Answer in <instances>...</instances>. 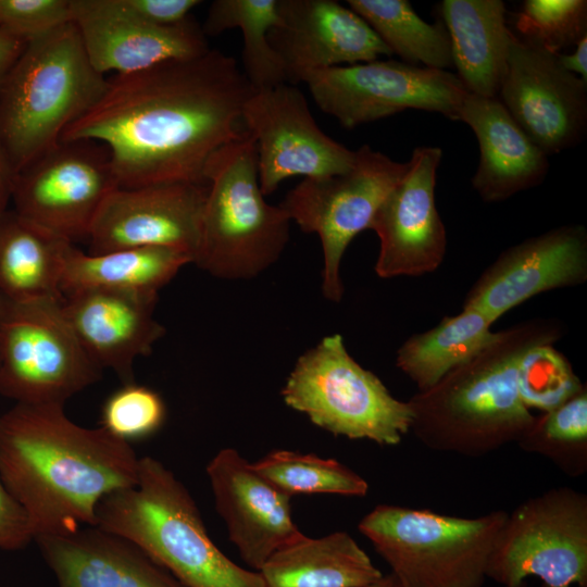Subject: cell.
<instances>
[{"label":"cell","instance_id":"cell-26","mask_svg":"<svg viewBox=\"0 0 587 587\" xmlns=\"http://www.w3.org/2000/svg\"><path fill=\"white\" fill-rule=\"evenodd\" d=\"M265 587H367L384 575L346 532L301 535L275 551L258 571Z\"/></svg>","mask_w":587,"mask_h":587},{"label":"cell","instance_id":"cell-9","mask_svg":"<svg viewBox=\"0 0 587 587\" xmlns=\"http://www.w3.org/2000/svg\"><path fill=\"white\" fill-rule=\"evenodd\" d=\"M59 300L0 294V395L25 404H64L101 379Z\"/></svg>","mask_w":587,"mask_h":587},{"label":"cell","instance_id":"cell-11","mask_svg":"<svg viewBox=\"0 0 587 587\" xmlns=\"http://www.w3.org/2000/svg\"><path fill=\"white\" fill-rule=\"evenodd\" d=\"M344 173L303 178L279 203L302 232L316 234L324 258L322 292L333 302L344 295L340 264L352 239L372 222L384 200L403 178L408 162H397L363 145Z\"/></svg>","mask_w":587,"mask_h":587},{"label":"cell","instance_id":"cell-7","mask_svg":"<svg viewBox=\"0 0 587 587\" xmlns=\"http://www.w3.org/2000/svg\"><path fill=\"white\" fill-rule=\"evenodd\" d=\"M508 512L476 517L378 504L359 532L388 563L399 587H482Z\"/></svg>","mask_w":587,"mask_h":587},{"label":"cell","instance_id":"cell-19","mask_svg":"<svg viewBox=\"0 0 587 587\" xmlns=\"http://www.w3.org/2000/svg\"><path fill=\"white\" fill-rule=\"evenodd\" d=\"M278 14L268 39L288 84L303 83L315 71L392 55L359 14L337 1L278 0Z\"/></svg>","mask_w":587,"mask_h":587},{"label":"cell","instance_id":"cell-25","mask_svg":"<svg viewBox=\"0 0 587 587\" xmlns=\"http://www.w3.org/2000/svg\"><path fill=\"white\" fill-rule=\"evenodd\" d=\"M440 14L449 36L452 66L467 92L498 97L513 32L501 0H444Z\"/></svg>","mask_w":587,"mask_h":587},{"label":"cell","instance_id":"cell-18","mask_svg":"<svg viewBox=\"0 0 587 587\" xmlns=\"http://www.w3.org/2000/svg\"><path fill=\"white\" fill-rule=\"evenodd\" d=\"M587 280V230L563 225L503 250L470 288L462 309L492 323L539 294Z\"/></svg>","mask_w":587,"mask_h":587},{"label":"cell","instance_id":"cell-10","mask_svg":"<svg viewBox=\"0 0 587 587\" xmlns=\"http://www.w3.org/2000/svg\"><path fill=\"white\" fill-rule=\"evenodd\" d=\"M587 587V496L553 487L521 502L496 538L486 578L501 587Z\"/></svg>","mask_w":587,"mask_h":587},{"label":"cell","instance_id":"cell-44","mask_svg":"<svg viewBox=\"0 0 587 587\" xmlns=\"http://www.w3.org/2000/svg\"><path fill=\"white\" fill-rule=\"evenodd\" d=\"M396 587H399L398 584L396 585Z\"/></svg>","mask_w":587,"mask_h":587},{"label":"cell","instance_id":"cell-33","mask_svg":"<svg viewBox=\"0 0 587 587\" xmlns=\"http://www.w3.org/2000/svg\"><path fill=\"white\" fill-rule=\"evenodd\" d=\"M252 466L290 497L311 494L364 497L369 491V484L361 475L335 459L313 453L273 450Z\"/></svg>","mask_w":587,"mask_h":587},{"label":"cell","instance_id":"cell-21","mask_svg":"<svg viewBox=\"0 0 587 587\" xmlns=\"http://www.w3.org/2000/svg\"><path fill=\"white\" fill-rule=\"evenodd\" d=\"M207 474L229 540L254 571L302 535L291 516V497L260 475L236 449L220 450L208 463Z\"/></svg>","mask_w":587,"mask_h":587},{"label":"cell","instance_id":"cell-5","mask_svg":"<svg viewBox=\"0 0 587 587\" xmlns=\"http://www.w3.org/2000/svg\"><path fill=\"white\" fill-rule=\"evenodd\" d=\"M108 84L73 22L25 42L0 87V142L14 176L55 147Z\"/></svg>","mask_w":587,"mask_h":587},{"label":"cell","instance_id":"cell-2","mask_svg":"<svg viewBox=\"0 0 587 587\" xmlns=\"http://www.w3.org/2000/svg\"><path fill=\"white\" fill-rule=\"evenodd\" d=\"M132 445L72 422L64 404L15 403L0 415V477L24 508L34 540L96 526L108 494L138 482Z\"/></svg>","mask_w":587,"mask_h":587},{"label":"cell","instance_id":"cell-14","mask_svg":"<svg viewBox=\"0 0 587 587\" xmlns=\"http://www.w3.org/2000/svg\"><path fill=\"white\" fill-rule=\"evenodd\" d=\"M241 118L253 137L261 191L274 192L292 176L324 177L347 172L355 151L316 124L302 91L291 84L252 90Z\"/></svg>","mask_w":587,"mask_h":587},{"label":"cell","instance_id":"cell-38","mask_svg":"<svg viewBox=\"0 0 587 587\" xmlns=\"http://www.w3.org/2000/svg\"><path fill=\"white\" fill-rule=\"evenodd\" d=\"M32 540L34 535L26 511L5 488L0 477V549L21 550Z\"/></svg>","mask_w":587,"mask_h":587},{"label":"cell","instance_id":"cell-39","mask_svg":"<svg viewBox=\"0 0 587 587\" xmlns=\"http://www.w3.org/2000/svg\"><path fill=\"white\" fill-rule=\"evenodd\" d=\"M125 7L139 18L160 27L176 26L190 17V12L202 3L199 0H123Z\"/></svg>","mask_w":587,"mask_h":587},{"label":"cell","instance_id":"cell-32","mask_svg":"<svg viewBox=\"0 0 587 587\" xmlns=\"http://www.w3.org/2000/svg\"><path fill=\"white\" fill-rule=\"evenodd\" d=\"M525 452L551 461L570 477L587 471V387L559 407L535 415L533 424L517 440Z\"/></svg>","mask_w":587,"mask_h":587},{"label":"cell","instance_id":"cell-35","mask_svg":"<svg viewBox=\"0 0 587 587\" xmlns=\"http://www.w3.org/2000/svg\"><path fill=\"white\" fill-rule=\"evenodd\" d=\"M521 38L552 53L587 36L586 0H526L515 16Z\"/></svg>","mask_w":587,"mask_h":587},{"label":"cell","instance_id":"cell-6","mask_svg":"<svg viewBox=\"0 0 587 587\" xmlns=\"http://www.w3.org/2000/svg\"><path fill=\"white\" fill-rule=\"evenodd\" d=\"M201 238L193 263L223 279H248L273 265L290 218L261 191L253 137L243 130L209 159Z\"/></svg>","mask_w":587,"mask_h":587},{"label":"cell","instance_id":"cell-17","mask_svg":"<svg viewBox=\"0 0 587 587\" xmlns=\"http://www.w3.org/2000/svg\"><path fill=\"white\" fill-rule=\"evenodd\" d=\"M438 147L413 150L403 178L382 203L371 228L379 238L375 272L380 278L434 272L447 247L445 224L435 201Z\"/></svg>","mask_w":587,"mask_h":587},{"label":"cell","instance_id":"cell-29","mask_svg":"<svg viewBox=\"0 0 587 587\" xmlns=\"http://www.w3.org/2000/svg\"><path fill=\"white\" fill-rule=\"evenodd\" d=\"M492 324L480 312L462 309L432 329L409 337L397 351L396 365L417 391L427 390L495 339Z\"/></svg>","mask_w":587,"mask_h":587},{"label":"cell","instance_id":"cell-34","mask_svg":"<svg viewBox=\"0 0 587 587\" xmlns=\"http://www.w3.org/2000/svg\"><path fill=\"white\" fill-rule=\"evenodd\" d=\"M517 385L524 405L542 412L550 411L586 384L575 374L566 357L552 344L530 347L519 363Z\"/></svg>","mask_w":587,"mask_h":587},{"label":"cell","instance_id":"cell-4","mask_svg":"<svg viewBox=\"0 0 587 587\" xmlns=\"http://www.w3.org/2000/svg\"><path fill=\"white\" fill-rule=\"evenodd\" d=\"M96 526L138 545L185 587H265L258 571L212 541L188 489L163 463L139 458L138 482L105 495Z\"/></svg>","mask_w":587,"mask_h":587},{"label":"cell","instance_id":"cell-24","mask_svg":"<svg viewBox=\"0 0 587 587\" xmlns=\"http://www.w3.org/2000/svg\"><path fill=\"white\" fill-rule=\"evenodd\" d=\"M457 120L467 124L478 141L479 162L471 183L485 202L503 201L545 179L548 155L519 126L498 97L467 92Z\"/></svg>","mask_w":587,"mask_h":587},{"label":"cell","instance_id":"cell-16","mask_svg":"<svg viewBox=\"0 0 587 587\" xmlns=\"http://www.w3.org/2000/svg\"><path fill=\"white\" fill-rule=\"evenodd\" d=\"M207 184L162 183L117 187L100 207L88 234L90 254L132 248H167L195 261Z\"/></svg>","mask_w":587,"mask_h":587},{"label":"cell","instance_id":"cell-37","mask_svg":"<svg viewBox=\"0 0 587 587\" xmlns=\"http://www.w3.org/2000/svg\"><path fill=\"white\" fill-rule=\"evenodd\" d=\"M72 21L71 0H0V28L24 42Z\"/></svg>","mask_w":587,"mask_h":587},{"label":"cell","instance_id":"cell-8","mask_svg":"<svg viewBox=\"0 0 587 587\" xmlns=\"http://www.w3.org/2000/svg\"><path fill=\"white\" fill-rule=\"evenodd\" d=\"M282 396L288 407L335 436L396 446L411 432L409 402L395 398L363 369L339 334L324 337L297 360Z\"/></svg>","mask_w":587,"mask_h":587},{"label":"cell","instance_id":"cell-28","mask_svg":"<svg viewBox=\"0 0 587 587\" xmlns=\"http://www.w3.org/2000/svg\"><path fill=\"white\" fill-rule=\"evenodd\" d=\"M188 263H192L188 254L167 248H132L90 254L71 245L65 255L61 290L63 297L86 288L159 292Z\"/></svg>","mask_w":587,"mask_h":587},{"label":"cell","instance_id":"cell-27","mask_svg":"<svg viewBox=\"0 0 587 587\" xmlns=\"http://www.w3.org/2000/svg\"><path fill=\"white\" fill-rule=\"evenodd\" d=\"M71 245L14 210L0 213V294L17 301H63L61 283Z\"/></svg>","mask_w":587,"mask_h":587},{"label":"cell","instance_id":"cell-36","mask_svg":"<svg viewBox=\"0 0 587 587\" xmlns=\"http://www.w3.org/2000/svg\"><path fill=\"white\" fill-rule=\"evenodd\" d=\"M165 416L164 401L155 390L130 383L107 398L101 408L100 423L112 436L130 445L155 434Z\"/></svg>","mask_w":587,"mask_h":587},{"label":"cell","instance_id":"cell-13","mask_svg":"<svg viewBox=\"0 0 587 587\" xmlns=\"http://www.w3.org/2000/svg\"><path fill=\"white\" fill-rule=\"evenodd\" d=\"M117 187L103 145L67 140L15 174L11 200L23 218L74 242L88 237L100 207Z\"/></svg>","mask_w":587,"mask_h":587},{"label":"cell","instance_id":"cell-23","mask_svg":"<svg viewBox=\"0 0 587 587\" xmlns=\"http://www.w3.org/2000/svg\"><path fill=\"white\" fill-rule=\"evenodd\" d=\"M35 541L59 587H185L138 545L97 526Z\"/></svg>","mask_w":587,"mask_h":587},{"label":"cell","instance_id":"cell-43","mask_svg":"<svg viewBox=\"0 0 587 587\" xmlns=\"http://www.w3.org/2000/svg\"><path fill=\"white\" fill-rule=\"evenodd\" d=\"M396 585H397V580L395 576L390 573L388 575H384L383 579L379 580L378 583L373 584L367 587H396Z\"/></svg>","mask_w":587,"mask_h":587},{"label":"cell","instance_id":"cell-31","mask_svg":"<svg viewBox=\"0 0 587 587\" xmlns=\"http://www.w3.org/2000/svg\"><path fill=\"white\" fill-rule=\"evenodd\" d=\"M401 62L445 70L452 66L451 47L442 23L429 24L407 0H348Z\"/></svg>","mask_w":587,"mask_h":587},{"label":"cell","instance_id":"cell-12","mask_svg":"<svg viewBox=\"0 0 587 587\" xmlns=\"http://www.w3.org/2000/svg\"><path fill=\"white\" fill-rule=\"evenodd\" d=\"M314 102L345 128L374 122L408 109L457 120L467 90L445 70L375 60L310 73L303 80Z\"/></svg>","mask_w":587,"mask_h":587},{"label":"cell","instance_id":"cell-1","mask_svg":"<svg viewBox=\"0 0 587 587\" xmlns=\"http://www.w3.org/2000/svg\"><path fill=\"white\" fill-rule=\"evenodd\" d=\"M251 91L236 60L210 49L115 75L60 141L103 145L118 187L205 184L209 159L243 130L241 112Z\"/></svg>","mask_w":587,"mask_h":587},{"label":"cell","instance_id":"cell-42","mask_svg":"<svg viewBox=\"0 0 587 587\" xmlns=\"http://www.w3.org/2000/svg\"><path fill=\"white\" fill-rule=\"evenodd\" d=\"M13 178L14 174L0 142V213L7 210V204L11 200Z\"/></svg>","mask_w":587,"mask_h":587},{"label":"cell","instance_id":"cell-22","mask_svg":"<svg viewBox=\"0 0 587 587\" xmlns=\"http://www.w3.org/2000/svg\"><path fill=\"white\" fill-rule=\"evenodd\" d=\"M157 301L158 292L86 288L65 294L62 309L90 359L124 385L135 383V360L165 333L153 316Z\"/></svg>","mask_w":587,"mask_h":587},{"label":"cell","instance_id":"cell-3","mask_svg":"<svg viewBox=\"0 0 587 587\" xmlns=\"http://www.w3.org/2000/svg\"><path fill=\"white\" fill-rule=\"evenodd\" d=\"M563 336L560 321L540 317L497 332L475 357L409 399L411 432L428 449L470 458L516 444L535 420L520 397V360Z\"/></svg>","mask_w":587,"mask_h":587},{"label":"cell","instance_id":"cell-20","mask_svg":"<svg viewBox=\"0 0 587 587\" xmlns=\"http://www.w3.org/2000/svg\"><path fill=\"white\" fill-rule=\"evenodd\" d=\"M73 23L92 66L125 75L210 50L202 27L189 17L160 27L132 13L123 0H71Z\"/></svg>","mask_w":587,"mask_h":587},{"label":"cell","instance_id":"cell-40","mask_svg":"<svg viewBox=\"0 0 587 587\" xmlns=\"http://www.w3.org/2000/svg\"><path fill=\"white\" fill-rule=\"evenodd\" d=\"M25 42L0 28V87L12 65L21 54Z\"/></svg>","mask_w":587,"mask_h":587},{"label":"cell","instance_id":"cell-30","mask_svg":"<svg viewBox=\"0 0 587 587\" xmlns=\"http://www.w3.org/2000/svg\"><path fill=\"white\" fill-rule=\"evenodd\" d=\"M279 23L278 0H215L202 26L205 36L239 28L243 37L242 73L252 90L287 83L268 34Z\"/></svg>","mask_w":587,"mask_h":587},{"label":"cell","instance_id":"cell-41","mask_svg":"<svg viewBox=\"0 0 587 587\" xmlns=\"http://www.w3.org/2000/svg\"><path fill=\"white\" fill-rule=\"evenodd\" d=\"M560 65L567 72L587 82V36L575 45L571 54H557Z\"/></svg>","mask_w":587,"mask_h":587},{"label":"cell","instance_id":"cell-15","mask_svg":"<svg viewBox=\"0 0 587 587\" xmlns=\"http://www.w3.org/2000/svg\"><path fill=\"white\" fill-rule=\"evenodd\" d=\"M500 101L549 157L574 147L587 126V82L552 54L512 35Z\"/></svg>","mask_w":587,"mask_h":587}]
</instances>
